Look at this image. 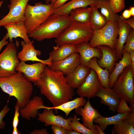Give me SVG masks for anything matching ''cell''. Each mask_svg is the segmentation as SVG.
I'll use <instances>...</instances> for the list:
<instances>
[{
    "label": "cell",
    "instance_id": "obj_46",
    "mask_svg": "<svg viewBox=\"0 0 134 134\" xmlns=\"http://www.w3.org/2000/svg\"><path fill=\"white\" fill-rule=\"evenodd\" d=\"M122 16L125 19H128L130 18L131 16L129 9L125 10L122 13Z\"/></svg>",
    "mask_w": 134,
    "mask_h": 134
},
{
    "label": "cell",
    "instance_id": "obj_9",
    "mask_svg": "<svg viewBox=\"0 0 134 134\" xmlns=\"http://www.w3.org/2000/svg\"><path fill=\"white\" fill-rule=\"evenodd\" d=\"M9 11L8 14L0 20V27L11 23L24 22L25 9L30 0H9Z\"/></svg>",
    "mask_w": 134,
    "mask_h": 134
},
{
    "label": "cell",
    "instance_id": "obj_13",
    "mask_svg": "<svg viewBox=\"0 0 134 134\" xmlns=\"http://www.w3.org/2000/svg\"><path fill=\"white\" fill-rule=\"evenodd\" d=\"M43 109L42 112L38 114L37 119L44 123L45 126L55 125L64 128L68 130H73L68 124V118L66 119L60 115H55L53 109Z\"/></svg>",
    "mask_w": 134,
    "mask_h": 134
},
{
    "label": "cell",
    "instance_id": "obj_41",
    "mask_svg": "<svg viewBox=\"0 0 134 134\" xmlns=\"http://www.w3.org/2000/svg\"><path fill=\"white\" fill-rule=\"evenodd\" d=\"M30 134H49L47 129H35Z\"/></svg>",
    "mask_w": 134,
    "mask_h": 134
},
{
    "label": "cell",
    "instance_id": "obj_7",
    "mask_svg": "<svg viewBox=\"0 0 134 134\" xmlns=\"http://www.w3.org/2000/svg\"><path fill=\"white\" fill-rule=\"evenodd\" d=\"M118 30V21L107 23L100 29L94 31L89 42L90 45L93 47L105 45L115 49L117 38Z\"/></svg>",
    "mask_w": 134,
    "mask_h": 134
},
{
    "label": "cell",
    "instance_id": "obj_5",
    "mask_svg": "<svg viewBox=\"0 0 134 134\" xmlns=\"http://www.w3.org/2000/svg\"><path fill=\"white\" fill-rule=\"evenodd\" d=\"M55 9L52 4H45L39 2L32 6L27 3L24 12V22L28 34L53 14Z\"/></svg>",
    "mask_w": 134,
    "mask_h": 134
},
{
    "label": "cell",
    "instance_id": "obj_36",
    "mask_svg": "<svg viewBox=\"0 0 134 134\" xmlns=\"http://www.w3.org/2000/svg\"><path fill=\"white\" fill-rule=\"evenodd\" d=\"M132 109L127 105L126 100L121 98L116 109V111L119 114L125 113L131 111Z\"/></svg>",
    "mask_w": 134,
    "mask_h": 134
},
{
    "label": "cell",
    "instance_id": "obj_27",
    "mask_svg": "<svg viewBox=\"0 0 134 134\" xmlns=\"http://www.w3.org/2000/svg\"><path fill=\"white\" fill-rule=\"evenodd\" d=\"M84 97H78L73 100H69L58 106L48 107L45 106L44 108L53 109L56 112L58 110L64 112L67 117L71 111L79 107L84 106L86 102Z\"/></svg>",
    "mask_w": 134,
    "mask_h": 134
},
{
    "label": "cell",
    "instance_id": "obj_11",
    "mask_svg": "<svg viewBox=\"0 0 134 134\" xmlns=\"http://www.w3.org/2000/svg\"><path fill=\"white\" fill-rule=\"evenodd\" d=\"M34 41L25 42L23 40L21 42L22 46L21 51L17 53V57L20 61L25 62L31 61L40 62L50 66L52 64L48 59L42 60L38 58L37 56H40L41 52L40 50L35 49L33 45Z\"/></svg>",
    "mask_w": 134,
    "mask_h": 134
},
{
    "label": "cell",
    "instance_id": "obj_42",
    "mask_svg": "<svg viewBox=\"0 0 134 134\" xmlns=\"http://www.w3.org/2000/svg\"><path fill=\"white\" fill-rule=\"evenodd\" d=\"M129 54L131 63L130 66L134 73V51L129 53Z\"/></svg>",
    "mask_w": 134,
    "mask_h": 134
},
{
    "label": "cell",
    "instance_id": "obj_14",
    "mask_svg": "<svg viewBox=\"0 0 134 134\" xmlns=\"http://www.w3.org/2000/svg\"><path fill=\"white\" fill-rule=\"evenodd\" d=\"M76 114L82 116V124L86 128L93 130H97L93 124V120L101 116L98 110L94 108L88 100L83 108L79 107L75 109Z\"/></svg>",
    "mask_w": 134,
    "mask_h": 134
},
{
    "label": "cell",
    "instance_id": "obj_50",
    "mask_svg": "<svg viewBox=\"0 0 134 134\" xmlns=\"http://www.w3.org/2000/svg\"><path fill=\"white\" fill-rule=\"evenodd\" d=\"M95 126V128L97 129L99 133V134H105L104 133V132L102 131V130L100 129V128L99 127V126L97 124L94 125Z\"/></svg>",
    "mask_w": 134,
    "mask_h": 134
},
{
    "label": "cell",
    "instance_id": "obj_51",
    "mask_svg": "<svg viewBox=\"0 0 134 134\" xmlns=\"http://www.w3.org/2000/svg\"><path fill=\"white\" fill-rule=\"evenodd\" d=\"M129 9L131 16H134V7L131 6L130 7Z\"/></svg>",
    "mask_w": 134,
    "mask_h": 134
},
{
    "label": "cell",
    "instance_id": "obj_39",
    "mask_svg": "<svg viewBox=\"0 0 134 134\" xmlns=\"http://www.w3.org/2000/svg\"><path fill=\"white\" fill-rule=\"evenodd\" d=\"M51 129L54 134H67L66 129L56 125H52Z\"/></svg>",
    "mask_w": 134,
    "mask_h": 134
},
{
    "label": "cell",
    "instance_id": "obj_43",
    "mask_svg": "<svg viewBox=\"0 0 134 134\" xmlns=\"http://www.w3.org/2000/svg\"><path fill=\"white\" fill-rule=\"evenodd\" d=\"M8 39V38L5 35L2 39L0 41V51L2 48L8 43V41H7Z\"/></svg>",
    "mask_w": 134,
    "mask_h": 134
},
{
    "label": "cell",
    "instance_id": "obj_35",
    "mask_svg": "<svg viewBox=\"0 0 134 134\" xmlns=\"http://www.w3.org/2000/svg\"><path fill=\"white\" fill-rule=\"evenodd\" d=\"M110 5L116 13L120 12L125 6V0H109Z\"/></svg>",
    "mask_w": 134,
    "mask_h": 134
},
{
    "label": "cell",
    "instance_id": "obj_30",
    "mask_svg": "<svg viewBox=\"0 0 134 134\" xmlns=\"http://www.w3.org/2000/svg\"><path fill=\"white\" fill-rule=\"evenodd\" d=\"M96 6L100 9L101 13L105 18L107 23L118 21L120 16L113 10L109 0H98Z\"/></svg>",
    "mask_w": 134,
    "mask_h": 134
},
{
    "label": "cell",
    "instance_id": "obj_15",
    "mask_svg": "<svg viewBox=\"0 0 134 134\" xmlns=\"http://www.w3.org/2000/svg\"><path fill=\"white\" fill-rule=\"evenodd\" d=\"M101 99L100 103L108 106L109 109L113 113L116 112L121 99L112 89L101 86L95 95Z\"/></svg>",
    "mask_w": 134,
    "mask_h": 134
},
{
    "label": "cell",
    "instance_id": "obj_38",
    "mask_svg": "<svg viewBox=\"0 0 134 134\" xmlns=\"http://www.w3.org/2000/svg\"><path fill=\"white\" fill-rule=\"evenodd\" d=\"M20 108L17 101L15 106V113L12 121L13 128H17L19 122V116L20 115Z\"/></svg>",
    "mask_w": 134,
    "mask_h": 134
},
{
    "label": "cell",
    "instance_id": "obj_49",
    "mask_svg": "<svg viewBox=\"0 0 134 134\" xmlns=\"http://www.w3.org/2000/svg\"><path fill=\"white\" fill-rule=\"evenodd\" d=\"M21 133L19 131L17 128H13L12 134H20Z\"/></svg>",
    "mask_w": 134,
    "mask_h": 134
},
{
    "label": "cell",
    "instance_id": "obj_40",
    "mask_svg": "<svg viewBox=\"0 0 134 134\" xmlns=\"http://www.w3.org/2000/svg\"><path fill=\"white\" fill-rule=\"evenodd\" d=\"M130 107L132 110L126 119L129 123L134 126V104H131Z\"/></svg>",
    "mask_w": 134,
    "mask_h": 134
},
{
    "label": "cell",
    "instance_id": "obj_47",
    "mask_svg": "<svg viewBox=\"0 0 134 134\" xmlns=\"http://www.w3.org/2000/svg\"><path fill=\"white\" fill-rule=\"evenodd\" d=\"M57 0H45L46 4H53Z\"/></svg>",
    "mask_w": 134,
    "mask_h": 134
},
{
    "label": "cell",
    "instance_id": "obj_37",
    "mask_svg": "<svg viewBox=\"0 0 134 134\" xmlns=\"http://www.w3.org/2000/svg\"><path fill=\"white\" fill-rule=\"evenodd\" d=\"M10 110V108L8 107V106L7 102L0 111V129H4L5 123L3 121V119Z\"/></svg>",
    "mask_w": 134,
    "mask_h": 134
},
{
    "label": "cell",
    "instance_id": "obj_32",
    "mask_svg": "<svg viewBox=\"0 0 134 134\" xmlns=\"http://www.w3.org/2000/svg\"><path fill=\"white\" fill-rule=\"evenodd\" d=\"M112 134H134V126L129 123L126 119L119 121L114 125Z\"/></svg>",
    "mask_w": 134,
    "mask_h": 134
},
{
    "label": "cell",
    "instance_id": "obj_45",
    "mask_svg": "<svg viewBox=\"0 0 134 134\" xmlns=\"http://www.w3.org/2000/svg\"><path fill=\"white\" fill-rule=\"evenodd\" d=\"M69 0H57L53 4L55 8L61 6Z\"/></svg>",
    "mask_w": 134,
    "mask_h": 134
},
{
    "label": "cell",
    "instance_id": "obj_22",
    "mask_svg": "<svg viewBox=\"0 0 134 134\" xmlns=\"http://www.w3.org/2000/svg\"><path fill=\"white\" fill-rule=\"evenodd\" d=\"M3 26L7 31L5 35L9 39V42H13V39L17 37L21 38L25 42L31 41L29 38L24 22L9 24Z\"/></svg>",
    "mask_w": 134,
    "mask_h": 134
},
{
    "label": "cell",
    "instance_id": "obj_26",
    "mask_svg": "<svg viewBox=\"0 0 134 134\" xmlns=\"http://www.w3.org/2000/svg\"><path fill=\"white\" fill-rule=\"evenodd\" d=\"M93 6L80 7L73 10L69 15L70 21L71 22L89 23Z\"/></svg>",
    "mask_w": 134,
    "mask_h": 134
},
{
    "label": "cell",
    "instance_id": "obj_3",
    "mask_svg": "<svg viewBox=\"0 0 134 134\" xmlns=\"http://www.w3.org/2000/svg\"><path fill=\"white\" fill-rule=\"evenodd\" d=\"M71 22L69 15L53 14L28 35L29 37L38 41L56 38Z\"/></svg>",
    "mask_w": 134,
    "mask_h": 134
},
{
    "label": "cell",
    "instance_id": "obj_16",
    "mask_svg": "<svg viewBox=\"0 0 134 134\" xmlns=\"http://www.w3.org/2000/svg\"><path fill=\"white\" fill-rule=\"evenodd\" d=\"M91 69L80 64L65 76L67 85L73 89L78 88L85 81Z\"/></svg>",
    "mask_w": 134,
    "mask_h": 134
},
{
    "label": "cell",
    "instance_id": "obj_6",
    "mask_svg": "<svg viewBox=\"0 0 134 134\" xmlns=\"http://www.w3.org/2000/svg\"><path fill=\"white\" fill-rule=\"evenodd\" d=\"M134 73L130 66L125 67L118 76L112 89L121 98L134 104Z\"/></svg>",
    "mask_w": 134,
    "mask_h": 134
},
{
    "label": "cell",
    "instance_id": "obj_44",
    "mask_svg": "<svg viewBox=\"0 0 134 134\" xmlns=\"http://www.w3.org/2000/svg\"><path fill=\"white\" fill-rule=\"evenodd\" d=\"M126 23L132 28L134 29V16L128 19H126Z\"/></svg>",
    "mask_w": 134,
    "mask_h": 134
},
{
    "label": "cell",
    "instance_id": "obj_21",
    "mask_svg": "<svg viewBox=\"0 0 134 134\" xmlns=\"http://www.w3.org/2000/svg\"><path fill=\"white\" fill-rule=\"evenodd\" d=\"M125 20L121 15L119 16L118 20V35L119 37L117 38L115 50L119 59L122 58L124 45L131 30L132 29L126 23Z\"/></svg>",
    "mask_w": 134,
    "mask_h": 134
},
{
    "label": "cell",
    "instance_id": "obj_34",
    "mask_svg": "<svg viewBox=\"0 0 134 134\" xmlns=\"http://www.w3.org/2000/svg\"><path fill=\"white\" fill-rule=\"evenodd\" d=\"M126 42L123 47L122 54L125 52L129 53L134 51V29H132L131 30Z\"/></svg>",
    "mask_w": 134,
    "mask_h": 134
},
{
    "label": "cell",
    "instance_id": "obj_10",
    "mask_svg": "<svg viewBox=\"0 0 134 134\" xmlns=\"http://www.w3.org/2000/svg\"><path fill=\"white\" fill-rule=\"evenodd\" d=\"M102 86L100 80L95 71L91 69L85 81L78 88L76 92L80 97L90 99L95 95Z\"/></svg>",
    "mask_w": 134,
    "mask_h": 134
},
{
    "label": "cell",
    "instance_id": "obj_20",
    "mask_svg": "<svg viewBox=\"0 0 134 134\" xmlns=\"http://www.w3.org/2000/svg\"><path fill=\"white\" fill-rule=\"evenodd\" d=\"M76 46L77 52L80 56V64L82 65L87 67L88 63L92 58L96 57L99 59L101 57L100 49L98 47H91L89 42H84Z\"/></svg>",
    "mask_w": 134,
    "mask_h": 134
},
{
    "label": "cell",
    "instance_id": "obj_28",
    "mask_svg": "<svg viewBox=\"0 0 134 134\" xmlns=\"http://www.w3.org/2000/svg\"><path fill=\"white\" fill-rule=\"evenodd\" d=\"M97 60V58L96 57L92 58L88 63L87 66L96 72L100 80L102 86L108 87L109 72L107 69H103L99 65Z\"/></svg>",
    "mask_w": 134,
    "mask_h": 134
},
{
    "label": "cell",
    "instance_id": "obj_31",
    "mask_svg": "<svg viewBox=\"0 0 134 134\" xmlns=\"http://www.w3.org/2000/svg\"><path fill=\"white\" fill-rule=\"evenodd\" d=\"M98 8L94 6L92 9L89 24L94 31L99 30L107 23L105 17L100 13Z\"/></svg>",
    "mask_w": 134,
    "mask_h": 134
},
{
    "label": "cell",
    "instance_id": "obj_2",
    "mask_svg": "<svg viewBox=\"0 0 134 134\" xmlns=\"http://www.w3.org/2000/svg\"><path fill=\"white\" fill-rule=\"evenodd\" d=\"M0 87L4 92L16 99L20 108L24 107L30 99L33 90L31 82L20 72L8 77L0 78Z\"/></svg>",
    "mask_w": 134,
    "mask_h": 134
},
{
    "label": "cell",
    "instance_id": "obj_52",
    "mask_svg": "<svg viewBox=\"0 0 134 134\" xmlns=\"http://www.w3.org/2000/svg\"><path fill=\"white\" fill-rule=\"evenodd\" d=\"M3 0H1L0 1V8L1 7L2 3H3Z\"/></svg>",
    "mask_w": 134,
    "mask_h": 134
},
{
    "label": "cell",
    "instance_id": "obj_8",
    "mask_svg": "<svg viewBox=\"0 0 134 134\" xmlns=\"http://www.w3.org/2000/svg\"><path fill=\"white\" fill-rule=\"evenodd\" d=\"M19 62L15 45L10 42L0 54V78L15 74L17 72L15 68Z\"/></svg>",
    "mask_w": 134,
    "mask_h": 134
},
{
    "label": "cell",
    "instance_id": "obj_17",
    "mask_svg": "<svg viewBox=\"0 0 134 134\" xmlns=\"http://www.w3.org/2000/svg\"><path fill=\"white\" fill-rule=\"evenodd\" d=\"M80 64V56L78 53L72 54L60 61L52 63L49 67L53 70L60 71L66 75Z\"/></svg>",
    "mask_w": 134,
    "mask_h": 134
},
{
    "label": "cell",
    "instance_id": "obj_33",
    "mask_svg": "<svg viewBox=\"0 0 134 134\" xmlns=\"http://www.w3.org/2000/svg\"><path fill=\"white\" fill-rule=\"evenodd\" d=\"M68 118V124L73 130L83 134H99L98 130H90L81 124L79 121L80 119L78 118L76 114Z\"/></svg>",
    "mask_w": 134,
    "mask_h": 134
},
{
    "label": "cell",
    "instance_id": "obj_25",
    "mask_svg": "<svg viewBox=\"0 0 134 134\" xmlns=\"http://www.w3.org/2000/svg\"><path fill=\"white\" fill-rule=\"evenodd\" d=\"M121 60L116 63L113 70L110 74L109 78V87L112 89L120 74L126 67L131 65L129 53L124 52L122 54Z\"/></svg>",
    "mask_w": 134,
    "mask_h": 134
},
{
    "label": "cell",
    "instance_id": "obj_4",
    "mask_svg": "<svg viewBox=\"0 0 134 134\" xmlns=\"http://www.w3.org/2000/svg\"><path fill=\"white\" fill-rule=\"evenodd\" d=\"M94 32L89 23L71 22L55 42L58 46L65 44L76 45L90 41Z\"/></svg>",
    "mask_w": 134,
    "mask_h": 134
},
{
    "label": "cell",
    "instance_id": "obj_24",
    "mask_svg": "<svg viewBox=\"0 0 134 134\" xmlns=\"http://www.w3.org/2000/svg\"><path fill=\"white\" fill-rule=\"evenodd\" d=\"M75 52H77L76 45L65 44L57 45L53 47L48 59L51 63H55L65 59Z\"/></svg>",
    "mask_w": 134,
    "mask_h": 134
},
{
    "label": "cell",
    "instance_id": "obj_12",
    "mask_svg": "<svg viewBox=\"0 0 134 134\" xmlns=\"http://www.w3.org/2000/svg\"><path fill=\"white\" fill-rule=\"evenodd\" d=\"M46 65L40 62L28 64L25 62L20 61L16 66L15 70L22 73L28 81L34 83L39 79Z\"/></svg>",
    "mask_w": 134,
    "mask_h": 134
},
{
    "label": "cell",
    "instance_id": "obj_23",
    "mask_svg": "<svg viewBox=\"0 0 134 134\" xmlns=\"http://www.w3.org/2000/svg\"><path fill=\"white\" fill-rule=\"evenodd\" d=\"M98 0H71L55 8L53 14L69 15L70 12L75 9L88 6H95Z\"/></svg>",
    "mask_w": 134,
    "mask_h": 134
},
{
    "label": "cell",
    "instance_id": "obj_19",
    "mask_svg": "<svg viewBox=\"0 0 134 134\" xmlns=\"http://www.w3.org/2000/svg\"><path fill=\"white\" fill-rule=\"evenodd\" d=\"M44 106L42 98L34 96L24 107L20 108V114L22 118L29 121L31 118H36L39 113L38 110L44 109Z\"/></svg>",
    "mask_w": 134,
    "mask_h": 134
},
{
    "label": "cell",
    "instance_id": "obj_18",
    "mask_svg": "<svg viewBox=\"0 0 134 134\" xmlns=\"http://www.w3.org/2000/svg\"><path fill=\"white\" fill-rule=\"evenodd\" d=\"M97 47L100 49L102 53L101 58L97 60V63L102 68L107 69L110 74L119 60L116 51L107 45H101Z\"/></svg>",
    "mask_w": 134,
    "mask_h": 134
},
{
    "label": "cell",
    "instance_id": "obj_1",
    "mask_svg": "<svg viewBox=\"0 0 134 134\" xmlns=\"http://www.w3.org/2000/svg\"><path fill=\"white\" fill-rule=\"evenodd\" d=\"M34 84L39 89L41 94L47 99L53 107L72 100L74 95L73 89L67 84L63 73L60 71L52 69L47 65Z\"/></svg>",
    "mask_w": 134,
    "mask_h": 134
},
{
    "label": "cell",
    "instance_id": "obj_29",
    "mask_svg": "<svg viewBox=\"0 0 134 134\" xmlns=\"http://www.w3.org/2000/svg\"><path fill=\"white\" fill-rule=\"evenodd\" d=\"M131 111L123 114L118 113L108 117H105L101 116L94 119L93 122L99 124V127L102 131L104 132L109 125H114L122 120L127 118Z\"/></svg>",
    "mask_w": 134,
    "mask_h": 134
},
{
    "label": "cell",
    "instance_id": "obj_48",
    "mask_svg": "<svg viewBox=\"0 0 134 134\" xmlns=\"http://www.w3.org/2000/svg\"><path fill=\"white\" fill-rule=\"evenodd\" d=\"M67 134H81L76 131L73 130L70 131L67 130Z\"/></svg>",
    "mask_w": 134,
    "mask_h": 134
},
{
    "label": "cell",
    "instance_id": "obj_53",
    "mask_svg": "<svg viewBox=\"0 0 134 134\" xmlns=\"http://www.w3.org/2000/svg\"></svg>",
    "mask_w": 134,
    "mask_h": 134
}]
</instances>
